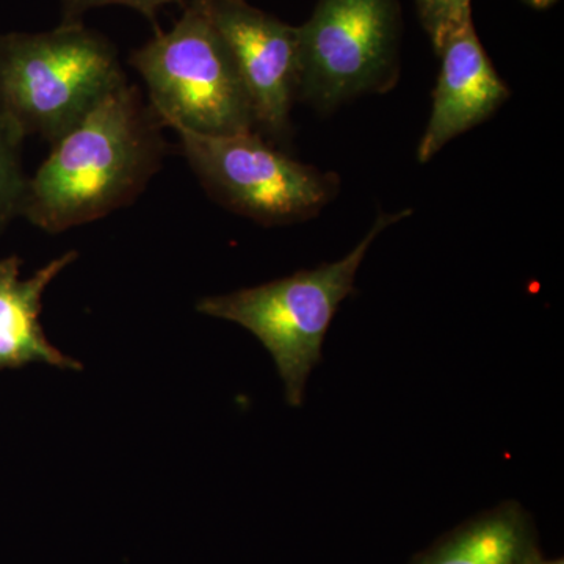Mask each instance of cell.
Segmentation results:
<instances>
[{"label":"cell","mask_w":564,"mask_h":564,"mask_svg":"<svg viewBox=\"0 0 564 564\" xmlns=\"http://www.w3.org/2000/svg\"><path fill=\"white\" fill-rule=\"evenodd\" d=\"M162 121L128 82L54 141L28 181L21 215L58 234L128 206L161 169Z\"/></svg>","instance_id":"obj_1"},{"label":"cell","mask_w":564,"mask_h":564,"mask_svg":"<svg viewBox=\"0 0 564 564\" xmlns=\"http://www.w3.org/2000/svg\"><path fill=\"white\" fill-rule=\"evenodd\" d=\"M410 215V209L381 212L372 229L340 261L228 295L207 296L196 310L254 334L272 355L284 383L285 402L302 406L307 380L322 362L326 334L340 303L356 292V274L367 252L389 226Z\"/></svg>","instance_id":"obj_2"},{"label":"cell","mask_w":564,"mask_h":564,"mask_svg":"<svg viewBox=\"0 0 564 564\" xmlns=\"http://www.w3.org/2000/svg\"><path fill=\"white\" fill-rule=\"evenodd\" d=\"M124 82L113 44L82 21L0 39V113L22 139L54 143Z\"/></svg>","instance_id":"obj_3"},{"label":"cell","mask_w":564,"mask_h":564,"mask_svg":"<svg viewBox=\"0 0 564 564\" xmlns=\"http://www.w3.org/2000/svg\"><path fill=\"white\" fill-rule=\"evenodd\" d=\"M131 65L166 128L203 135L256 131L250 96L231 51L195 0L184 7L172 31L155 32L133 52Z\"/></svg>","instance_id":"obj_4"},{"label":"cell","mask_w":564,"mask_h":564,"mask_svg":"<svg viewBox=\"0 0 564 564\" xmlns=\"http://www.w3.org/2000/svg\"><path fill=\"white\" fill-rule=\"evenodd\" d=\"M174 132L212 198L263 226L311 220L339 192L336 173L295 161L256 131L236 135Z\"/></svg>","instance_id":"obj_5"},{"label":"cell","mask_w":564,"mask_h":564,"mask_svg":"<svg viewBox=\"0 0 564 564\" xmlns=\"http://www.w3.org/2000/svg\"><path fill=\"white\" fill-rule=\"evenodd\" d=\"M299 29V98L328 111L399 80V0H321Z\"/></svg>","instance_id":"obj_6"},{"label":"cell","mask_w":564,"mask_h":564,"mask_svg":"<svg viewBox=\"0 0 564 564\" xmlns=\"http://www.w3.org/2000/svg\"><path fill=\"white\" fill-rule=\"evenodd\" d=\"M231 51L250 96L256 131L281 141L299 98V29L245 0H195Z\"/></svg>","instance_id":"obj_7"},{"label":"cell","mask_w":564,"mask_h":564,"mask_svg":"<svg viewBox=\"0 0 564 564\" xmlns=\"http://www.w3.org/2000/svg\"><path fill=\"white\" fill-rule=\"evenodd\" d=\"M436 54L441 70L432 115L417 148L421 163L429 162L456 137L489 120L511 96L481 46L474 22L448 35Z\"/></svg>","instance_id":"obj_8"},{"label":"cell","mask_w":564,"mask_h":564,"mask_svg":"<svg viewBox=\"0 0 564 564\" xmlns=\"http://www.w3.org/2000/svg\"><path fill=\"white\" fill-rule=\"evenodd\" d=\"M76 259V251L66 252L29 280H22L21 259L17 256L0 261V370L36 362L58 369H82L79 361L63 355L47 340L40 323L43 293Z\"/></svg>","instance_id":"obj_9"},{"label":"cell","mask_w":564,"mask_h":564,"mask_svg":"<svg viewBox=\"0 0 564 564\" xmlns=\"http://www.w3.org/2000/svg\"><path fill=\"white\" fill-rule=\"evenodd\" d=\"M534 555L532 525L510 502L459 527L415 564H527Z\"/></svg>","instance_id":"obj_10"},{"label":"cell","mask_w":564,"mask_h":564,"mask_svg":"<svg viewBox=\"0 0 564 564\" xmlns=\"http://www.w3.org/2000/svg\"><path fill=\"white\" fill-rule=\"evenodd\" d=\"M22 137L0 113V229L21 214L29 177L22 172Z\"/></svg>","instance_id":"obj_11"},{"label":"cell","mask_w":564,"mask_h":564,"mask_svg":"<svg viewBox=\"0 0 564 564\" xmlns=\"http://www.w3.org/2000/svg\"><path fill=\"white\" fill-rule=\"evenodd\" d=\"M415 6L436 52L448 35L473 22V0H415Z\"/></svg>","instance_id":"obj_12"},{"label":"cell","mask_w":564,"mask_h":564,"mask_svg":"<svg viewBox=\"0 0 564 564\" xmlns=\"http://www.w3.org/2000/svg\"><path fill=\"white\" fill-rule=\"evenodd\" d=\"M107 6L129 7L155 24L163 7L184 6V0H63V22H80L87 11Z\"/></svg>","instance_id":"obj_13"},{"label":"cell","mask_w":564,"mask_h":564,"mask_svg":"<svg viewBox=\"0 0 564 564\" xmlns=\"http://www.w3.org/2000/svg\"><path fill=\"white\" fill-rule=\"evenodd\" d=\"M527 6L533 7L536 10H545L551 9L552 6H555L558 0H522Z\"/></svg>","instance_id":"obj_14"},{"label":"cell","mask_w":564,"mask_h":564,"mask_svg":"<svg viewBox=\"0 0 564 564\" xmlns=\"http://www.w3.org/2000/svg\"><path fill=\"white\" fill-rule=\"evenodd\" d=\"M527 564H564L563 558L558 560H543L540 554L534 555L532 560H530Z\"/></svg>","instance_id":"obj_15"}]
</instances>
